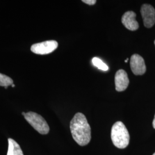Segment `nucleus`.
<instances>
[{"instance_id": "f257e3e1", "label": "nucleus", "mask_w": 155, "mask_h": 155, "mask_svg": "<svg viewBox=\"0 0 155 155\" xmlns=\"http://www.w3.org/2000/svg\"><path fill=\"white\" fill-rule=\"evenodd\" d=\"M70 130L74 140L81 146H85L91 140V127L85 116L77 113L70 122Z\"/></svg>"}, {"instance_id": "1a4fd4ad", "label": "nucleus", "mask_w": 155, "mask_h": 155, "mask_svg": "<svg viewBox=\"0 0 155 155\" xmlns=\"http://www.w3.org/2000/svg\"><path fill=\"white\" fill-rule=\"evenodd\" d=\"M7 155H24L21 147L13 139H8Z\"/></svg>"}, {"instance_id": "39448f33", "label": "nucleus", "mask_w": 155, "mask_h": 155, "mask_svg": "<svg viewBox=\"0 0 155 155\" xmlns=\"http://www.w3.org/2000/svg\"><path fill=\"white\" fill-rule=\"evenodd\" d=\"M141 14L144 25L147 28H151L155 23V10L152 6L144 4L141 8Z\"/></svg>"}, {"instance_id": "f3484780", "label": "nucleus", "mask_w": 155, "mask_h": 155, "mask_svg": "<svg viewBox=\"0 0 155 155\" xmlns=\"http://www.w3.org/2000/svg\"><path fill=\"white\" fill-rule=\"evenodd\" d=\"M153 155H155V153H153Z\"/></svg>"}, {"instance_id": "4468645a", "label": "nucleus", "mask_w": 155, "mask_h": 155, "mask_svg": "<svg viewBox=\"0 0 155 155\" xmlns=\"http://www.w3.org/2000/svg\"><path fill=\"white\" fill-rule=\"evenodd\" d=\"M11 86H12V87H15V84H12Z\"/></svg>"}, {"instance_id": "9d476101", "label": "nucleus", "mask_w": 155, "mask_h": 155, "mask_svg": "<svg viewBox=\"0 0 155 155\" xmlns=\"http://www.w3.org/2000/svg\"><path fill=\"white\" fill-rule=\"evenodd\" d=\"M92 63L94 66L96 67L101 70L106 71L109 70L108 66L98 58H97V57L93 58L92 59Z\"/></svg>"}, {"instance_id": "6e6552de", "label": "nucleus", "mask_w": 155, "mask_h": 155, "mask_svg": "<svg viewBox=\"0 0 155 155\" xmlns=\"http://www.w3.org/2000/svg\"><path fill=\"white\" fill-rule=\"evenodd\" d=\"M136 14L133 11H127L122 16L123 25L130 31H136L139 27V23L136 20Z\"/></svg>"}, {"instance_id": "dca6fc26", "label": "nucleus", "mask_w": 155, "mask_h": 155, "mask_svg": "<svg viewBox=\"0 0 155 155\" xmlns=\"http://www.w3.org/2000/svg\"><path fill=\"white\" fill-rule=\"evenodd\" d=\"M128 60H129V59H128V58H127V60H126V61H125V63H127V61H128Z\"/></svg>"}, {"instance_id": "20e7f679", "label": "nucleus", "mask_w": 155, "mask_h": 155, "mask_svg": "<svg viewBox=\"0 0 155 155\" xmlns=\"http://www.w3.org/2000/svg\"><path fill=\"white\" fill-rule=\"evenodd\" d=\"M58 43L55 40H48L36 43L31 47V51L38 55H46L52 52L57 48Z\"/></svg>"}, {"instance_id": "7ed1b4c3", "label": "nucleus", "mask_w": 155, "mask_h": 155, "mask_svg": "<svg viewBox=\"0 0 155 155\" xmlns=\"http://www.w3.org/2000/svg\"><path fill=\"white\" fill-rule=\"evenodd\" d=\"M24 117L32 127L41 134H47L50 131V127L44 118L36 113L29 111L25 113Z\"/></svg>"}, {"instance_id": "a211bd4d", "label": "nucleus", "mask_w": 155, "mask_h": 155, "mask_svg": "<svg viewBox=\"0 0 155 155\" xmlns=\"http://www.w3.org/2000/svg\"><path fill=\"white\" fill-rule=\"evenodd\" d=\"M154 43H155V42H154Z\"/></svg>"}, {"instance_id": "9b49d317", "label": "nucleus", "mask_w": 155, "mask_h": 155, "mask_svg": "<svg viewBox=\"0 0 155 155\" xmlns=\"http://www.w3.org/2000/svg\"><path fill=\"white\" fill-rule=\"evenodd\" d=\"M13 83L12 79L8 76L0 73V86L5 87V89Z\"/></svg>"}, {"instance_id": "0eeeda50", "label": "nucleus", "mask_w": 155, "mask_h": 155, "mask_svg": "<svg viewBox=\"0 0 155 155\" xmlns=\"http://www.w3.org/2000/svg\"><path fill=\"white\" fill-rule=\"evenodd\" d=\"M129 79L127 72L124 70H119L115 75V86L117 91L125 90L129 85Z\"/></svg>"}, {"instance_id": "423d86ee", "label": "nucleus", "mask_w": 155, "mask_h": 155, "mask_svg": "<svg viewBox=\"0 0 155 155\" xmlns=\"http://www.w3.org/2000/svg\"><path fill=\"white\" fill-rule=\"evenodd\" d=\"M130 65L132 71L136 75H143L146 71L144 59L138 54H134L131 56Z\"/></svg>"}, {"instance_id": "f03ea898", "label": "nucleus", "mask_w": 155, "mask_h": 155, "mask_svg": "<svg viewBox=\"0 0 155 155\" xmlns=\"http://www.w3.org/2000/svg\"><path fill=\"white\" fill-rule=\"evenodd\" d=\"M111 138L115 147L120 149L125 148L129 143L130 136L125 125L117 121L112 127Z\"/></svg>"}, {"instance_id": "ddd939ff", "label": "nucleus", "mask_w": 155, "mask_h": 155, "mask_svg": "<svg viewBox=\"0 0 155 155\" xmlns=\"http://www.w3.org/2000/svg\"><path fill=\"white\" fill-rule=\"evenodd\" d=\"M152 125H153V127H154V129H155V118H154V120H153V122H152Z\"/></svg>"}, {"instance_id": "2eb2a0df", "label": "nucleus", "mask_w": 155, "mask_h": 155, "mask_svg": "<svg viewBox=\"0 0 155 155\" xmlns=\"http://www.w3.org/2000/svg\"><path fill=\"white\" fill-rule=\"evenodd\" d=\"M22 114L24 116H25V113H24V112H22Z\"/></svg>"}, {"instance_id": "f8f14e48", "label": "nucleus", "mask_w": 155, "mask_h": 155, "mask_svg": "<svg viewBox=\"0 0 155 155\" xmlns=\"http://www.w3.org/2000/svg\"><path fill=\"white\" fill-rule=\"evenodd\" d=\"M82 2L86 4H88L89 5H93L97 2V1L96 0H83Z\"/></svg>"}]
</instances>
